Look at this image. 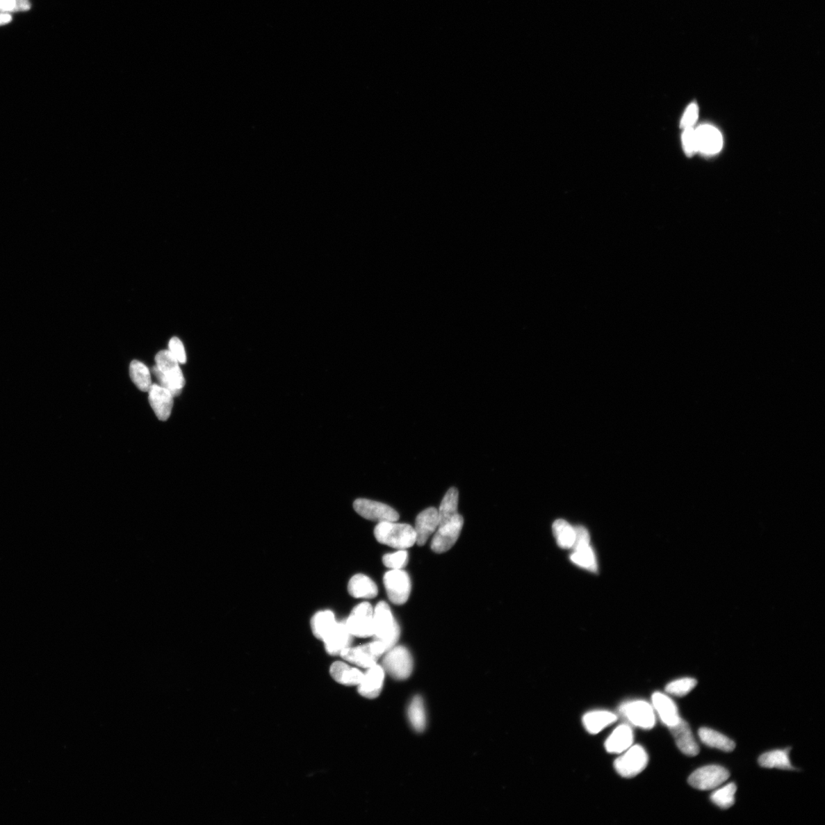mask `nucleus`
I'll return each instance as SVG.
<instances>
[{
	"label": "nucleus",
	"mask_w": 825,
	"mask_h": 825,
	"mask_svg": "<svg viewBox=\"0 0 825 825\" xmlns=\"http://www.w3.org/2000/svg\"><path fill=\"white\" fill-rule=\"evenodd\" d=\"M155 362L157 365L152 370L159 385L166 388L174 398L180 395L185 379L176 358L169 350H162L155 356Z\"/></svg>",
	"instance_id": "f257e3e1"
},
{
	"label": "nucleus",
	"mask_w": 825,
	"mask_h": 825,
	"mask_svg": "<svg viewBox=\"0 0 825 825\" xmlns=\"http://www.w3.org/2000/svg\"><path fill=\"white\" fill-rule=\"evenodd\" d=\"M400 633L399 625L390 607L385 602H379L374 609L373 636L375 640L383 643L387 651L399 641Z\"/></svg>",
	"instance_id": "f03ea898"
},
{
	"label": "nucleus",
	"mask_w": 825,
	"mask_h": 825,
	"mask_svg": "<svg viewBox=\"0 0 825 825\" xmlns=\"http://www.w3.org/2000/svg\"><path fill=\"white\" fill-rule=\"evenodd\" d=\"M374 534L379 543L398 550L410 548L417 542L414 527L409 524H397L395 521L378 523Z\"/></svg>",
	"instance_id": "7ed1b4c3"
},
{
	"label": "nucleus",
	"mask_w": 825,
	"mask_h": 825,
	"mask_svg": "<svg viewBox=\"0 0 825 825\" xmlns=\"http://www.w3.org/2000/svg\"><path fill=\"white\" fill-rule=\"evenodd\" d=\"M648 762L649 756L644 747L633 744L614 760V767L621 777L632 778L641 774Z\"/></svg>",
	"instance_id": "20e7f679"
},
{
	"label": "nucleus",
	"mask_w": 825,
	"mask_h": 825,
	"mask_svg": "<svg viewBox=\"0 0 825 825\" xmlns=\"http://www.w3.org/2000/svg\"><path fill=\"white\" fill-rule=\"evenodd\" d=\"M619 713L630 725L643 730L655 726L656 712L652 705L644 700H632L619 707Z\"/></svg>",
	"instance_id": "39448f33"
},
{
	"label": "nucleus",
	"mask_w": 825,
	"mask_h": 825,
	"mask_svg": "<svg viewBox=\"0 0 825 825\" xmlns=\"http://www.w3.org/2000/svg\"><path fill=\"white\" fill-rule=\"evenodd\" d=\"M383 667L385 673L390 675L397 680H406L409 678L414 668V661L410 651L403 647H394L385 652L383 662Z\"/></svg>",
	"instance_id": "423d86ee"
},
{
	"label": "nucleus",
	"mask_w": 825,
	"mask_h": 825,
	"mask_svg": "<svg viewBox=\"0 0 825 825\" xmlns=\"http://www.w3.org/2000/svg\"><path fill=\"white\" fill-rule=\"evenodd\" d=\"M387 652L383 643L374 641L355 648H348L341 652V657L349 663L362 668H369L377 664V660Z\"/></svg>",
	"instance_id": "0eeeda50"
},
{
	"label": "nucleus",
	"mask_w": 825,
	"mask_h": 825,
	"mask_svg": "<svg viewBox=\"0 0 825 825\" xmlns=\"http://www.w3.org/2000/svg\"><path fill=\"white\" fill-rule=\"evenodd\" d=\"M464 524L463 518L458 513L452 519L439 525L431 542V549L437 554H443L454 546L460 535Z\"/></svg>",
	"instance_id": "6e6552de"
},
{
	"label": "nucleus",
	"mask_w": 825,
	"mask_h": 825,
	"mask_svg": "<svg viewBox=\"0 0 825 825\" xmlns=\"http://www.w3.org/2000/svg\"><path fill=\"white\" fill-rule=\"evenodd\" d=\"M374 609L369 602L358 604L345 621L353 636L367 638L373 636Z\"/></svg>",
	"instance_id": "1a4fd4ad"
},
{
	"label": "nucleus",
	"mask_w": 825,
	"mask_h": 825,
	"mask_svg": "<svg viewBox=\"0 0 825 825\" xmlns=\"http://www.w3.org/2000/svg\"><path fill=\"white\" fill-rule=\"evenodd\" d=\"M384 585L387 596L393 604L401 605L407 602L410 595L411 582L406 572L392 570L386 572Z\"/></svg>",
	"instance_id": "9d476101"
},
{
	"label": "nucleus",
	"mask_w": 825,
	"mask_h": 825,
	"mask_svg": "<svg viewBox=\"0 0 825 825\" xmlns=\"http://www.w3.org/2000/svg\"><path fill=\"white\" fill-rule=\"evenodd\" d=\"M728 770L720 766H707L699 768L689 778V783L698 790H711L719 787L728 780Z\"/></svg>",
	"instance_id": "9b49d317"
},
{
	"label": "nucleus",
	"mask_w": 825,
	"mask_h": 825,
	"mask_svg": "<svg viewBox=\"0 0 825 825\" xmlns=\"http://www.w3.org/2000/svg\"><path fill=\"white\" fill-rule=\"evenodd\" d=\"M354 510L362 518L380 522L393 521L400 518L399 513L385 504L360 498L353 504Z\"/></svg>",
	"instance_id": "f8f14e48"
},
{
	"label": "nucleus",
	"mask_w": 825,
	"mask_h": 825,
	"mask_svg": "<svg viewBox=\"0 0 825 825\" xmlns=\"http://www.w3.org/2000/svg\"><path fill=\"white\" fill-rule=\"evenodd\" d=\"M698 152L712 155L719 153L723 146L721 132L710 125L695 129Z\"/></svg>",
	"instance_id": "ddd939ff"
},
{
	"label": "nucleus",
	"mask_w": 825,
	"mask_h": 825,
	"mask_svg": "<svg viewBox=\"0 0 825 825\" xmlns=\"http://www.w3.org/2000/svg\"><path fill=\"white\" fill-rule=\"evenodd\" d=\"M149 392L150 406L161 422L169 418L174 406V397L166 388L153 384Z\"/></svg>",
	"instance_id": "4468645a"
},
{
	"label": "nucleus",
	"mask_w": 825,
	"mask_h": 825,
	"mask_svg": "<svg viewBox=\"0 0 825 825\" xmlns=\"http://www.w3.org/2000/svg\"><path fill=\"white\" fill-rule=\"evenodd\" d=\"M385 671L377 664L368 668L361 682L358 684L360 694L367 698H377L383 689Z\"/></svg>",
	"instance_id": "2eb2a0df"
},
{
	"label": "nucleus",
	"mask_w": 825,
	"mask_h": 825,
	"mask_svg": "<svg viewBox=\"0 0 825 825\" xmlns=\"http://www.w3.org/2000/svg\"><path fill=\"white\" fill-rule=\"evenodd\" d=\"M438 510L430 508L420 512L417 517L415 531L417 543L419 546H424L430 536L438 530L439 527Z\"/></svg>",
	"instance_id": "dca6fc26"
},
{
	"label": "nucleus",
	"mask_w": 825,
	"mask_h": 825,
	"mask_svg": "<svg viewBox=\"0 0 825 825\" xmlns=\"http://www.w3.org/2000/svg\"><path fill=\"white\" fill-rule=\"evenodd\" d=\"M353 636L350 634L345 622H338L326 636L323 641L326 652L330 655H341V652L350 647Z\"/></svg>",
	"instance_id": "f3484780"
},
{
	"label": "nucleus",
	"mask_w": 825,
	"mask_h": 825,
	"mask_svg": "<svg viewBox=\"0 0 825 825\" xmlns=\"http://www.w3.org/2000/svg\"><path fill=\"white\" fill-rule=\"evenodd\" d=\"M634 734L632 727L627 723H621L607 738L604 747L607 752L620 754L634 744Z\"/></svg>",
	"instance_id": "a211bd4d"
},
{
	"label": "nucleus",
	"mask_w": 825,
	"mask_h": 825,
	"mask_svg": "<svg viewBox=\"0 0 825 825\" xmlns=\"http://www.w3.org/2000/svg\"><path fill=\"white\" fill-rule=\"evenodd\" d=\"M652 705L662 722L668 728L675 726L680 721L676 705L672 698L662 692L657 691L652 694Z\"/></svg>",
	"instance_id": "6ab92c4d"
},
{
	"label": "nucleus",
	"mask_w": 825,
	"mask_h": 825,
	"mask_svg": "<svg viewBox=\"0 0 825 825\" xmlns=\"http://www.w3.org/2000/svg\"><path fill=\"white\" fill-rule=\"evenodd\" d=\"M669 730L674 737L675 744L682 753L689 757H696L699 753V746L691 732L689 723L682 719Z\"/></svg>",
	"instance_id": "aec40b11"
},
{
	"label": "nucleus",
	"mask_w": 825,
	"mask_h": 825,
	"mask_svg": "<svg viewBox=\"0 0 825 825\" xmlns=\"http://www.w3.org/2000/svg\"><path fill=\"white\" fill-rule=\"evenodd\" d=\"M618 720L616 713L607 710L591 711L582 717V725L591 735L600 733Z\"/></svg>",
	"instance_id": "412c9836"
},
{
	"label": "nucleus",
	"mask_w": 825,
	"mask_h": 825,
	"mask_svg": "<svg viewBox=\"0 0 825 825\" xmlns=\"http://www.w3.org/2000/svg\"><path fill=\"white\" fill-rule=\"evenodd\" d=\"M330 675L337 682L345 686H358L364 673L359 668L350 666L344 662H335L330 667Z\"/></svg>",
	"instance_id": "4be33fe9"
},
{
	"label": "nucleus",
	"mask_w": 825,
	"mask_h": 825,
	"mask_svg": "<svg viewBox=\"0 0 825 825\" xmlns=\"http://www.w3.org/2000/svg\"><path fill=\"white\" fill-rule=\"evenodd\" d=\"M349 593L355 598H373L378 595L376 584L363 574H357L350 579L348 586Z\"/></svg>",
	"instance_id": "5701e85b"
},
{
	"label": "nucleus",
	"mask_w": 825,
	"mask_h": 825,
	"mask_svg": "<svg viewBox=\"0 0 825 825\" xmlns=\"http://www.w3.org/2000/svg\"><path fill=\"white\" fill-rule=\"evenodd\" d=\"M698 736L703 744L712 748L725 752H731L735 749V743L732 740L714 730L706 728H700Z\"/></svg>",
	"instance_id": "b1692460"
},
{
	"label": "nucleus",
	"mask_w": 825,
	"mask_h": 825,
	"mask_svg": "<svg viewBox=\"0 0 825 825\" xmlns=\"http://www.w3.org/2000/svg\"><path fill=\"white\" fill-rule=\"evenodd\" d=\"M337 623L335 614L331 611H322L317 612L311 620V627L314 636L323 641Z\"/></svg>",
	"instance_id": "393cba45"
},
{
	"label": "nucleus",
	"mask_w": 825,
	"mask_h": 825,
	"mask_svg": "<svg viewBox=\"0 0 825 825\" xmlns=\"http://www.w3.org/2000/svg\"><path fill=\"white\" fill-rule=\"evenodd\" d=\"M789 750H776L762 754L759 764L764 768L794 769L790 760Z\"/></svg>",
	"instance_id": "a878e982"
},
{
	"label": "nucleus",
	"mask_w": 825,
	"mask_h": 825,
	"mask_svg": "<svg viewBox=\"0 0 825 825\" xmlns=\"http://www.w3.org/2000/svg\"><path fill=\"white\" fill-rule=\"evenodd\" d=\"M408 715L412 728L417 732H423L426 726V714L422 697L415 696L412 699Z\"/></svg>",
	"instance_id": "bb28decb"
},
{
	"label": "nucleus",
	"mask_w": 825,
	"mask_h": 825,
	"mask_svg": "<svg viewBox=\"0 0 825 825\" xmlns=\"http://www.w3.org/2000/svg\"><path fill=\"white\" fill-rule=\"evenodd\" d=\"M458 492L456 488H450L441 502L439 515V525L447 522L458 513Z\"/></svg>",
	"instance_id": "cd10ccee"
},
{
	"label": "nucleus",
	"mask_w": 825,
	"mask_h": 825,
	"mask_svg": "<svg viewBox=\"0 0 825 825\" xmlns=\"http://www.w3.org/2000/svg\"><path fill=\"white\" fill-rule=\"evenodd\" d=\"M129 374L131 381L140 391H150L152 385L151 373L145 364L137 360L132 361L130 364Z\"/></svg>",
	"instance_id": "c85d7f7f"
},
{
	"label": "nucleus",
	"mask_w": 825,
	"mask_h": 825,
	"mask_svg": "<svg viewBox=\"0 0 825 825\" xmlns=\"http://www.w3.org/2000/svg\"><path fill=\"white\" fill-rule=\"evenodd\" d=\"M552 532L559 546L563 549H572L575 542V527L565 520L559 519L552 524Z\"/></svg>",
	"instance_id": "c756f323"
},
{
	"label": "nucleus",
	"mask_w": 825,
	"mask_h": 825,
	"mask_svg": "<svg viewBox=\"0 0 825 825\" xmlns=\"http://www.w3.org/2000/svg\"><path fill=\"white\" fill-rule=\"evenodd\" d=\"M570 559L575 565L591 572L598 570L597 559L595 552L590 546L573 550Z\"/></svg>",
	"instance_id": "7c9ffc66"
},
{
	"label": "nucleus",
	"mask_w": 825,
	"mask_h": 825,
	"mask_svg": "<svg viewBox=\"0 0 825 825\" xmlns=\"http://www.w3.org/2000/svg\"><path fill=\"white\" fill-rule=\"evenodd\" d=\"M737 786L735 783H729L723 787L715 791L711 796L712 803L723 809H728L735 803Z\"/></svg>",
	"instance_id": "2f4dec72"
},
{
	"label": "nucleus",
	"mask_w": 825,
	"mask_h": 825,
	"mask_svg": "<svg viewBox=\"0 0 825 825\" xmlns=\"http://www.w3.org/2000/svg\"><path fill=\"white\" fill-rule=\"evenodd\" d=\"M697 681L694 678L677 680L667 684L666 691L669 695L683 697L688 695L697 686Z\"/></svg>",
	"instance_id": "473e14b6"
},
{
	"label": "nucleus",
	"mask_w": 825,
	"mask_h": 825,
	"mask_svg": "<svg viewBox=\"0 0 825 825\" xmlns=\"http://www.w3.org/2000/svg\"><path fill=\"white\" fill-rule=\"evenodd\" d=\"M408 561V552L400 550L394 554H386L383 557L384 565L392 570H401Z\"/></svg>",
	"instance_id": "72a5a7b5"
},
{
	"label": "nucleus",
	"mask_w": 825,
	"mask_h": 825,
	"mask_svg": "<svg viewBox=\"0 0 825 825\" xmlns=\"http://www.w3.org/2000/svg\"><path fill=\"white\" fill-rule=\"evenodd\" d=\"M682 146L684 153L688 157L698 152L696 131L694 127L684 129L682 136Z\"/></svg>",
	"instance_id": "f704fd0d"
},
{
	"label": "nucleus",
	"mask_w": 825,
	"mask_h": 825,
	"mask_svg": "<svg viewBox=\"0 0 825 825\" xmlns=\"http://www.w3.org/2000/svg\"><path fill=\"white\" fill-rule=\"evenodd\" d=\"M698 118V107L696 104H690L684 112L680 122L683 129L694 127Z\"/></svg>",
	"instance_id": "c9c22d12"
},
{
	"label": "nucleus",
	"mask_w": 825,
	"mask_h": 825,
	"mask_svg": "<svg viewBox=\"0 0 825 825\" xmlns=\"http://www.w3.org/2000/svg\"><path fill=\"white\" fill-rule=\"evenodd\" d=\"M575 542L572 548L573 550L590 546V536L586 528L582 526L575 527Z\"/></svg>",
	"instance_id": "e433bc0d"
},
{
	"label": "nucleus",
	"mask_w": 825,
	"mask_h": 825,
	"mask_svg": "<svg viewBox=\"0 0 825 825\" xmlns=\"http://www.w3.org/2000/svg\"><path fill=\"white\" fill-rule=\"evenodd\" d=\"M169 351L176 358L179 363L186 362V355L182 342L177 337H173L169 342Z\"/></svg>",
	"instance_id": "4c0bfd02"
},
{
	"label": "nucleus",
	"mask_w": 825,
	"mask_h": 825,
	"mask_svg": "<svg viewBox=\"0 0 825 825\" xmlns=\"http://www.w3.org/2000/svg\"><path fill=\"white\" fill-rule=\"evenodd\" d=\"M17 0H0V12L14 13Z\"/></svg>",
	"instance_id": "58836bf2"
},
{
	"label": "nucleus",
	"mask_w": 825,
	"mask_h": 825,
	"mask_svg": "<svg viewBox=\"0 0 825 825\" xmlns=\"http://www.w3.org/2000/svg\"><path fill=\"white\" fill-rule=\"evenodd\" d=\"M31 5L29 0H17L14 12H23L30 10Z\"/></svg>",
	"instance_id": "ea45409f"
},
{
	"label": "nucleus",
	"mask_w": 825,
	"mask_h": 825,
	"mask_svg": "<svg viewBox=\"0 0 825 825\" xmlns=\"http://www.w3.org/2000/svg\"><path fill=\"white\" fill-rule=\"evenodd\" d=\"M12 21V17L10 14L0 13V26L8 24Z\"/></svg>",
	"instance_id": "a19ab883"
}]
</instances>
